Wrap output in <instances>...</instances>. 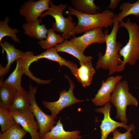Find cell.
Returning <instances> with one entry per match:
<instances>
[{"label":"cell","mask_w":139,"mask_h":139,"mask_svg":"<svg viewBox=\"0 0 139 139\" xmlns=\"http://www.w3.org/2000/svg\"><path fill=\"white\" fill-rule=\"evenodd\" d=\"M120 27H124L127 31L129 39L127 42L119 52L123 58L121 64L117 67L116 73L123 71L127 64L133 66L139 60V25L132 22L128 18L126 21L120 22Z\"/></svg>","instance_id":"3957f363"},{"label":"cell","mask_w":139,"mask_h":139,"mask_svg":"<svg viewBox=\"0 0 139 139\" xmlns=\"http://www.w3.org/2000/svg\"><path fill=\"white\" fill-rule=\"evenodd\" d=\"M16 65L15 68L8 77L4 81V83L11 85L18 91L22 87L21 82L22 77L24 74L21 57L16 60Z\"/></svg>","instance_id":"44dd1931"},{"label":"cell","mask_w":139,"mask_h":139,"mask_svg":"<svg viewBox=\"0 0 139 139\" xmlns=\"http://www.w3.org/2000/svg\"><path fill=\"white\" fill-rule=\"evenodd\" d=\"M29 88L31 111L34 114L39 126L41 139L45 134L50 131L57 122L51 115H48L45 114L38 105L35 97L37 86L34 87L30 83Z\"/></svg>","instance_id":"52a82bcc"},{"label":"cell","mask_w":139,"mask_h":139,"mask_svg":"<svg viewBox=\"0 0 139 139\" xmlns=\"http://www.w3.org/2000/svg\"><path fill=\"white\" fill-rule=\"evenodd\" d=\"M77 70V74L81 85L84 88L92 83L93 78L95 73L92 63L83 64Z\"/></svg>","instance_id":"ffe728a7"},{"label":"cell","mask_w":139,"mask_h":139,"mask_svg":"<svg viewBox=\"0 0 139 139\" xmlns=\"http://www.w3.org/2000/svg\"><path fill=\"white\" fill-rule=\"evenodd\" d=\"M17 123L9 112L0 107V125L1 131L4 132Z\"/></svg>","instance_id":"4316f807"},{"label":"cell","mask_w":139,"mask_h":139,"mask_svg":"<svg viewBox=\"0 0 139 139\" xmlns=\"http://www.w3.org/2000/svg\"><path fill=\"white\" fill-rule=\"evenodd\" d=\"M71 3L74 8L80 13L87 14L97 13L100 7L96 5L93 0H72Z\"/></svg>","instance_id":"7402d4cb"},{"label":"cell","mask_w":139,"mask_h":139,"mask_svg":"<svg viewBox=\"0 0 139 139\" xmlns=\"http://www.w3.org/2000/svg\"><path fill=\"white\" fill-rule=\"evenodd\" d=\"M58 52H64L70 54L76 58L79 61L80 65L83 64L92 63L93 57L86 56L70 40L65 39L62 43L57 44L55 47Z\"/></svg>","instance_id":"ac0fdd59"},{"label":"cell","mask_w":139,"mask_h":139,"mask_svg":"<svg viewBox=\"0 0 139 139\" xmlns=\"http://www.w3.org/2000/svg\"><path fill=\"white\" fill-rule=\"evenodd\" d=\"M67 9L68 15H74L78 22L75 27V34H79L98 27L108 28L113 25L116 14L111 11L106 9L101 13L93 14H87L78 12L70 6Z\"/></svg>","instance_id":"7a4b0ae2"},{"label":"cell","mask_w":139,"mask_h":139,"mask_svg":"<svg viewBox=\"0 0 139 139\" xmlns=\"http://www.w3.org/2000/svg\"><path fill=\"white\" fill-rule=\"evenodd\" d=\"M50 0H30L21 5L19 10L21 15L27 22L36 21L43 12L49 10Z\"/></svg>","instance_id":"9c48e42d"},{"label":"cell","mask_w":139,"mask_h":139,"mask_svg":"<svg viewBox=\"0 0 139 139\" xmlns=\"http://www.w3.org/2000/svg\"></svg>","instance_id":"4dcf8cb0"},{"label":"cell","mask_w":139,"mask_h":139,"mask_svg":"<svg viewBox=\"0 0 139 139\" xmlns=\"http://www.w3.org/2000/svg\"><path fill=\"white\" fill-rule=\"evenodd\" d=\"M65 76L70 83V87L68 91L64 89L60 91L59 92V98L56 101L48 102L43 101L42 102L44 106L51 112V115L55 120L57 119V115L64 108L84 101L78 99L75 97L73 91L75 85L67 75H65Z\"/></svg>","instance_id":"8992f818"},{"label":"cell","mask_w":139,"mask_h":139,"mask_svg":"<svg viewBox=\"0 0 139 139\" xmlns=\"http://www.w3.org/2000/svg\"><path fill=\"white\" fill-rule=\"evenodd\" d=\"M42 22L41 18L35 21L24 23L22 28L25 34L40 41L46 39L48 30L44 24H40Z\"/></svg>","instance_id":"9a60e30c"},{"label":"cell","mask_w":139,"mask_h":139,"mask_svg":"<svg viewBox=\"0 0 139 139\" xmlns=\"http://www.w3.org/2000/svg\"><path fill=\"white\" fill-rule=\"evenodd\" d=\"M65 40L62 36L56 34L51 28L48 30L46 39L40 41L38 43L42 49L47 50L55 47L58 43H62Z\"/></svg>","instance_id":"cb8c5ba5"},{"label":"cell","mask_w":139,"mask_h":139,"mask_svg":"<svg viewBox=\"0 0 139 139\" xmlns=\"http://www.w3.org/2000/svg\"><path fill=\"white\" fill-rule=\"evenodd\" d=\"M17 123L30 134L31 139H40L39 126L34 114L31 111L21 113L18 111L10 112Z\"/></svg>","instance_id":"7c38bea8"},{"label":"cell","mask_w":139,"mask_h":139,"mask_svg":"<svg viewBox=\"0 0 139 139\" xmlns=\"http://www.w3.org/2000/svg\"><path fill=\"white\" fill-rule=\"evenodd\" d=\"M9 20V18L7 16L5 18L4 21H0V42H1L4 37L9 36L14 41L20 44V40L16 34L19 31L16 29H13L9 27L8 23Z\"/></svg>","instance_id":"484cf974"},{"label":"cell","mask_w":139,"mask_h":139,"mask_svg":"<svg viewBox=\"0 0 139 139\" xmlns=\"http://www.w3.org/2000/svg\"><path fill=\"white\" fill-rule=\"evenodd\" d=\"M119 8L121 10L117 14L118 20L119 22L123 21L125 18L130 15H134L137 18L139 17V0L132 3L124 2Z\"/></svg>","instance_id":"603a6c76"},{"label":"cell","mask_w":139,"mask_h":139,"mask_svg":"<svg viewBox=\"0 0 139 139\" xmlns=\"http://www.w3.org/2000/svg\"><path fill=\"white\" fill-rule=\"evenodd\" d=\"M112 105L110 102L107 103L104 106L96 109L95 111L104 115L100 128L101 131V139H106L108 135L118 127H123L127 130L129 126L123 122H118L113 120L110 117V111Z\"/></svg>","instance_id":"8fae6325"},{"label":"cell","mask_w":139,"mask_h":139,"mask_svg":"<svg viewBox=\"0 0 139 139\" xmlns=\"http://www.w3.org/2000/svg\"><path fill=\"white\" fill-rule=\"evenodd\" d=\"M135 127L134 125L131 124L127 131L124 133H121L116 129L112 132V138H109L108 139H133L131 132L134 131Z\"/></svg>","instance_id":"83f0119b"},{"label":"cell","mask_w":139,"mask_h":139,"mask_svg":"<svg viewBox=\"0 0 139 139\" xmlns=\"http://www.w3.org/2000/svg\"><path fill=\"white\" fill-rule=\"evenodd\" d=\"M137 89H138V90H139V87H138V88H137Z\"/></svg>","instance_id":"f546056e"},{"label":"cell","mask_w":139,"mask_h":139,"mask_svg":"<svg viewBox=\"0 0 139 139\" xmlns=\"http://www.w3.org/2000/svg\"><path fill=\"white\" fill-rule=\"evenodd\" d=\"M129 91L127 81L125 80L120 81L115 86L110 101L116 108V118L125 124L128 121L126 114L127 106H138L137 100Z\"/></svg>","instance_id":"5b68a950"},{"label":"cell","mask_w":139,"mask_h":139,"mask_svg":"<svg viewBox=\"0 0 139 139\" xmlns=\"http://www.w3.org/2000/svg\"><path fill=\"white\" fill-rule=\"evenodd\" d=\"M81 132L75 130L66 131L64 129L60 118L50 131L45 134L41 139H81Z\"/></svg>","instance_id":"5bb4252c"},{"label":"cell","mask_w":139,"mask_h":139,"mask_svg":"<svg viewBox=\"0 0 139 139\" xmlns=\"http://www.w3.org/2000/svg\"><path fill=\"white\" fill-rule=\"evenodd\" d=\"M123 76L121 75L111 76L105 81L101 82V85L94 97L91 100L95 105L102 106L110 101L111 94L113 92L116 85L121 81Z\"/></svg>","instance_id":"30bf717a"},{"label":"cell","mask_w":139,"mask_h":139,"mask_svg":"<svg viewBox=\"0 0 139 139\" xmlns=\"http://www.w3.org/2000/svg\"><path fill=\"white\" fill-rule=\"evenodd\" d=\"M0 45L2 48V53H3L4 51L6 52L7 61V65L4 67L0 64V76L1 77L8 73L11 65L15 60L22 57L24 52L16 49L13 45L6 41H4L3 42H0Z\"/></svg>","instance_id":"2e32d148"},{"label":"cell","mask_w":139,"mask_h":139,"mask_svg":"<svg viewBox=\"0 0 139 139\" xmlns=\"http://www.w3.org/2000/svg\"><path fill=\"white\" fill-rule=\"evenodd\" d=\"M17 123L2 133L0 132V139H23L27 132Z\"/></svg>","instance_id":"d4e9b609"},{"label":"cell","mask_w":139,"mask_h":139,"mask_svg":"<svg viewBox=\"0 0 139 139\" xmlns=\"http://www.w3.org/2000/svg\"><path fill=\"white\" fill-rule=\"evenodd\" d=\"M50 5L49 10L43 13L40 18L48 15L53 18L55 22L52 24V28L55 32L61 33V36L65 39H69L71 36H75L74 29L76 23L73 22L72 15H68L67 18H66L63 14V11L68 7L67 4H60L56 5L50 0Z\"/></svg>","instance_id":"277c9868"},{"label":"cell","mask_w":139,"mask_h":139,"mask_svg":"<svg viewBox=\"0 0 139 139\" xmlns=\"http://www.w3.org/2000/svg\"><path fill=\"white\" fill-rule=\"evenodd\" d=\"M17 91L14 102L10 112L18 111L25 113L31 112L29 92L23 87L21 90Z\"/></svg>","instance_id":"d6986e66"},{"label":"cell","mask_w":139,"mask_h":139,"mask_svg":"<svg viewBox=\"0 0 139 139\" xmlns=\"http://www.w3.org/2000/svg\"><path fill=\"white\" fill-rule=\"evenodd\" d=\"M103 29L98 27L87 31L80 36L73 37L70 41L83 53L86 48L92 44H101L105 42L106 35Z\"/></svg>","instance_id":"ba28073f"},{"label":"cell","mask_w":139,"mask_h":139,"mask_svg":"<svg viewBox=\"0 0 139 139\" xmlns=\"http://www.w3.org/2000/svg\"><path fill=\"white\" fill-rule=\"evenodd\" d=\"M119 23L118 15L116 14L113 27L110 33L108 34V30L105 31L106 35V48L105 53L102 55L101 53H99L98 58L96 63L95 69L107 70L109 76L116 73L117 67L123 61L119 54L122 48V45L116 40L117 33L120 28Z\"/></svg>","instance_id":"6da1fadb"},{"label":"cell","mask_w":139,"mask_h":139,"mask_svg":"<svg viewBox=\"0 0 139 139\" xmlns=\"http://www.w3.org/2000/svg\"><path fill=\"white\" fill-rule=\"evenodd\" d=\"M120 0H111L109 5L107 8V9H110L114 10L117 7L119 3L121 1Z\"/></svg>","instance_id":"f1b7e54d"},{"label":"cell","mask_w":139,"mask_h":139,"mask_svg":"<svg viewBox=\"0 0 139 139\" xmlns=\"http://www.w3.org/2000/svg\"><path fill=\"white\" fill-rule=\"evenodd\" d=\"M42 58L57 62L59 64L60 67L63 65L67 66L70 69L78 82H79L77 74V70L78 68L77 65L72 62L67 60L60 56L55 47L47 50L39 55H35L34 54H33L31 57L30 63L31 64L33 62L37 61L39 59Z\"/></svg>","instance_id":"4fadbf2b"},{"label":"cell","mask_w":139,"mask_h":139,"mask_svg":"<svg viewBox=\"0 0 139 139\" xmlns=\"http://www.w3.org/2000/svg\"><path fill=\"white\" fill-rule=\"evenodd\" d=\"M16 89L13 86L4 83L3 78L0 81V105L10 112L17 93Z\"/></svg>","instance_id":"e0dca14e"}]
</instances>
